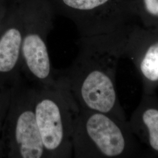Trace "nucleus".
Here are the masks:
<instances>
[{
	"label": "nucleus",
	"instance_id": "nucleus-1",
	"mask_svg": "<svg viewBox=\"0 0 158 158\" xmlns=\"http://www.w3.org/2000/svg\"><path fill=\"white\" fill-rule=\"evenodd\" d=\"M77 45L79 52L71 65L54 69L57 85L67 91L79 108L127 121L116 86L117 70L124 52Z\"/></svg>",
	"mask_w": 158,
	"mask_h": 158
},
{
	"label": "nucleus",
	"instance_id": "nucleus-2",
	"mask_svg": "<svg viewBox=\"0 0 158 158\" xmlns=\"http://www.w3.org/2000/svg\"><path fill=\"white\" fill-rule=\"evenodd\" d=\"M56 14L73 23L77 44L124 49L138 20L131 0H49ZM139 21V20H138Z\"/></svg>",
	"mask_w": 158,
	"mask_h": 158
},
{
	"label": "nucleus",
	"instance_id": "nucleus-3",
	"mask_svg": "<svg viewBox=\"0 0 158 158\" xmlns=\"http://www.w3.org/2000/svg\"><path fill=\"white\" fill-rule=\"evenodd\" d=\"M72 147L73 157L75 158L145 156L128 121L81 108H79L74 121Z\"/></svg>",
	"mask_w": 158,
	"mask_h": 158
},
{
	"label": "nucleus",
	"instance_id": "nucleus-4",
	"mask_svg": "<svg viewBox=\"0 0 158 158\" xmlns=\"http://www.w3.org/2000/svg\"><path fill=\"white\" fill-rule=\"evenodd\" d=\"M21 73L36 87H57L47 46L56 15L49 0H23Z\"/></svg>",
	"mask_w": 158,
	"mask_h": 158
},
{
	"label": "nucleus",
	"instance_id": "nucleus-5",
	"mask_svg": "<svg viewBox=\"0 0 158 158\" xmlns=\"http://www.w3.org/2000/svg\"><path fill=\"white\" fill-rule=\"evenodd\" d=\"M79 111L64 89L35 87V117L47 158L73 157L74 121Z\"/></svg>",
	"mask_w": 158,
	"mask_h": 158
},
{
	"label": "nucleus",
	"instance_id": "nucleus-6",
	"mask_svg": "<svg viewBox=\"0 0 158 158\" xmlns=\"http://www.w3.org/2000/svg\"><path fill=\"white\" fill-rule=\"evenodd\" d=\"M35 86L23 76L12 87L2 130L4 157L47 158L35 113Z\"/></svg>",
	"mask_w": 158,
	"mask_h": 158
},
{
	"label": "nucleus",
	"instance_id": "nucleus-7",
	"mask_svg": "<svg viewBox=\"0 0 158 158\" xmlns=\"http://www.w3.org/2000/svg\"><path fill=\"white\" fill-rule=\"evenodd\" d=\"M23 0H11L0 26V90L10 89L22 77Z\"/></svg>",
	"mask_w": 158,
	"mask_h": 158
},
{
	"label": "nucleus",
	"instance_id": "nucleus-8",
	"mask_svg": "<svg viewBox=\"0 0 158 158\" xmlns=\"http://www.w3.org/2000/svg\"><path fill=\"white\" fill-rule=\"evenodd\" d=\"M135 66L141 78L143 94L156 93L158 87V27L136 25L130 32L124 57Z\"/></svg>",
	"mask_w": 158,
	"mask_h": 158
},
{
	"label": "nucleus",
	"instance_id": "nucleus-9",
	"mask_svg": "<svg viewBox=\"0 0 158 158\" xmlns=\"http://www.w3.org/2000/svg\"><path fill=\"white\" fill-rule=\"evenodd\" d=\"M128 123L137 139L147 147V155L158 157V98L156 93L142 94Z\"/></svg>",
	"mask_w": 158,
	"mask_h": 158
},
{
	"label": "nucleus",
	"instance_id": "nucleus-10",
	"mask_svg": "<svg viewBox=\"0 0 158 158\" xmlns=\"http://www.w3.org/2000/svg\"><path fill=\"white\" fill-rule=\"evenodd\" d=\"M134 10L142 26L158 27V0H131Z\"/></svg>",
	"mask_w": 158,
	"mask_h": 158
},
{
	"label": "nucleus",
	"instance_id": "nucleus-11",
	"mask_svg": "<svg viewBox=\"0 0 158 158\" xmlns=\"http://www.w3.org/2000/svg\"><path fill=\"white\" fill-rule=\"evenodd\" d=\"M11 89L12 88H10L0 90V158H5L3 151L2 135L3 127L10 106Z\"/></svg>",
	"mask_w": 158,
	"mask_h": 158
},
{
	"label": "nucleus",
	"instance_id": "nucleus-12",
	"mask_svg": "<svg viewBox=\"0 0 158 158\" xmlns=\"http://www.w3.org/2000/svg\"><path fill=\"white\" fill-rule=\"evenodd\" d=\"M11 0H0V26L6 17Z\"/></svg>",
	"mask_w": 158,
	"mask_h": 158
}]
</instances>
